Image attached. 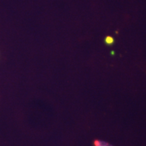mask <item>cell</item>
<instances>
[{
    "mask_svg": "<svg viewBox=\"0 0 146 146\" xmlns=\"http://www.w3.org/2000/svg\"><path fill=\"white\" fill-rule=\"evenodd\" d=\"M94 145L95 146H112L110 145L109 143H106V142H104L100 140H96L94 141Z\"/></svg>",
    "mask_w": 146,
    "mask_h": 146,
    "instance_id": "obj_1",
    "label": "cell"
}]
</instances>
